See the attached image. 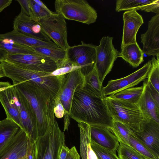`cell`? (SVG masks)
<instances>
[{"label":"cell","instance_id":"obj_1","mask_svg":"<svg viewBox=\"0 0 159 159\" xmlns=\"http://www.w3.org/2000/svg\"><path fill=\"white\" fill-rule=\"evenodd\" d=\"M80 85L75 90L73 98L69 113L70 118L78 123H84L90 126L111 129L113 120L104 98L90 94Z\"/></svg>","mask_w":159,"mask_h":159},{"label":"cell","instance_id":"obj_2","mask_svg":"<svg viewBox=\"0 0 159 159\" xmlns=\"http://www.w3.org/2000/svg\"><path fill=\"white\" fill-rule=\"evenodd\" d=\"M25 97L35 116L38 137L43 136L55 120V98L36 84L29 81L14 85Z\"/></svg>","mask_w":159,"mask_h":159},{"label":"cell","instance_id":"obj_3","mask_svg":"<svg viewBox=\"0 0 159 159\" xmlns=\"http://www.w3.org/2000/svg\"><path fill=\"white\" fill-rule=\"evenodd\" d=\"M5 77L11 79L12 85L29 81L34 83L55 98L59 91L65 75L46 76L50 72L35 71L24 68L6 60L1 62Z\"/></svg>","mask_w":159,"mask_h":159},{"label":"cell","instance_id":"obj_4","mask_svg":"<svg viewBox=\"0 0 159 159\" xmlns=\"http://www.w3.org/2000/svg\"><path fill=\"white\" fill-rule=\"evenodd\" d=\"M104 101L114 121L122 123L132 130H141L145 118L137 104L105 97Z\"/></svg>","mask_w":159,"mask_h":159},{"label":"cell","instance_id":"obj_5","mask_svg":"<svg viewBox=\"0 0 159 159\" xmlns=\"http://www.w3.org/2000/svg\"><path fill=\"white\" fill-rule=\"evenodd\" d=\"M65 143L64 132L56 120L44 135L35 143L34 159H59L61 148Z\"/></svg>","mask_w":159,"mask_h":159},{"label":"cell","instance_id":"obj_6","mask_svg":"<svg viewBox=\"0 0 159 159\" xmlns=\"http://www.w3.org/2000/svg\"><path fill=\"white\" fill-rule=\"evenodd\" d=\"M56 13L65 19L90 25L96 22L97 13L85 0H56L54 2Z\"/></svg>","mask_w":159,"mask_h":159},{"label":"cell","instance_id":"obj_7","mask_svg":"<svg viewBox=\"0 0 159 159\" xmlns=\"http://www.w3.org/2000/svg\"><path fill=\"white\" fill-rule=\"evenodd\" d=\"M113 39L112 37L104 36L101 39L99 44L96 47V60L95 68L102 84L119 57V52L114 48Z\"/></svg>","mask_w":159,"mask_h":159},{"label":"cell","instance_id":"obj_8","mask_svg":"<svg viewBox=\"0 0 159 159\" xmlns=\"http://www.w3.org/2000/svg\"><path fill=\"white\" fill-rule=\"evenodd\" d=\"M84 80V76L78 69L65 75L62 80L58 94L64 111L63 132L68 130L70 123L69 113L75 90L83 84Z\"/></svg>","mask_w":159,"mask_h":159},{"label":"cell","instance_id":"obj_9","mask_svg":"<svg viewBox=\"0 0 159 159\" xmlns=\"http://www.w3.org/2000/svg\"><path fill=\"white\" fill-rule=\"evenodd\" d=\"M95 45L82 41L81 44L69 46L66 50V59L80 67L85 76L95 68L96 60Z\"/></svg>","mask_w":159,"mask_h":159},{"label":"cell","instance_id":"obj_10","mask_svg":"<svg viewBox=\"0 0 159 159\" xmlns=\"http://www.w3.org/2000/svg\"><path fill=\"white\" fill-rule=\"evenodd\" d=\"M65 19L54 12L48 18L38 23L42 31L59 48L66 50L70 46L67 40V28Z\"/></svg>","mask_w":159,"mask_h":159},{"label":"cell","instance_id":"obj_11","mask_svg":"<svg viewBox=\"0 0 159 159\" xmlns=\"http://www.w3.org/2000/svg\"><path fill=\"white\" fill-rule=\"evenodd\" d=\"M12 93L18 108L21 122V128L31 142L35 143L38 138L35 116L25 97L12 85Z\"/></svg>","mask_w":159,"mask_h":159},{"label":"cell","instance_id":"obj_12","mask_svg":"<svg viewBox=\"0 0 159 159\" xmlns=\"http://www.w3.org/2000/svg\"><path fill=\"white\" fill-rule=\"evenodd\" d=\"M6 61L27 69L51 72L57 68L55 61L39 54H8Z\"/></svg>","mask_w":159,"mask_h":159},{"label":"cell","instance_id":"obj_13","mask_svg":"<svg viewBox=\"0 0 159 159\" xmlns=\"http://www.w3.org/2000/svg\"><path fill=\"white\" fill-rule=\"evenodd\" d=\"M35 143L20 128L9 143L0 152V159H22L35 153Z\"/></svg>","mask_w":159,"mask_h":159},{"label":"cell","instance_id":"obj_14","mask_svg":"<svg viewBox=\"0 0 159 159\" xmlns=\"http://www.w3.org/2000/svg\"><path fill=\"white\" fill-rule=\"evenodd\" d=\"M151 60L149 61L142 67L124 77L109 80L103 88L104 97L112 95L122 90L134 87L147 78L151 68Z\"/></svg>","mask_w":159,"mask_h":159},{"label":"cell","instance_id":"obj_15","mask_svg":"<svg viewBox=\"0 0 159 159\" xmlns=\"http://www.w3.org/2000/svg\"><path fill=\"white\" fill-rule=\"evenodd\" d=\"M132 131L142 143L159 158V124L150 119H145L140 130Z\"/></svg>","mask_w":159,"mask_h":159},{"label":"cell","instance_id":"obj_16","mask_svg":"<svg viewBox=\"0 0 159 159\" xmlns=\"http://www.w3.org/2000/svg\"><path fill=\"white\" fill-rule=\"evenodd\" d=\"M147 31L141 35L144 53L148 56L159 57V14L148 22Z\"/></svg>","mask_w":159,"mask_h":159},{"label":"cell","instance_id":"obj_17","mask_svg":"<svg viewBox=\"0 0 159 159\" xmlns=\"http://www.w3.org/2000/svg\"><path fill=\"white\" fill-rule=\"evenodd\" d=\"M13 30L27 35L47 42H52L42 31L39 24L32 20L21 10L15 18Z\"/></svg>","mask_w":159,"mask_h":159},{"label":"cell","instance_id":"obj_18","mask_svg":"<svg viewBox=\"0 0 159 159\" xmlns=\"http://www.w3.org/2000/svg\"><path fill=\"white\" fill-rule=\"evenodd\" d=\"M123 30L121 48L137 43V32L144 21L142 16L135 10L125 11L123 14Z\"/></svg>","mask_w":159,"mask_h":159},{"label":"cell","instance_id":"obj_19","mask_svg":"<svg viewBox=\"0 0 159 159\" xmlns=\"http://www.w3.org/2000/svg\"><path fill=\"white\" fill-rule=\"evenodd\" d=\"M12 85L8 82H0V102L3 107L7 118L14 120L21 127L19 110L12 93Z\"/></svg>","mask_w":159,"mask_h":159},{"label":"cell","instance_id":"obj_20","mask_svg":"<svg viewBox=\"0 0 159 159\" xmlns=\"http://www.w3.org/2000/svg\"><path fill=\"white\" fill-rule=\"evenodd\" d=\"M91 139L100 146L116 151L119 145L117 137L108 128L90 126Z\"/></svg>","mask_w":159,"mask_h":159},{"label":"cell","instance_id":"obj_21","mask_svg":"<svg viewBox=\"0 0 159 159\" xmlns=\"http://www.w3.org/2000/svg\"><path fill=\"white\" fill-rule=\"evenodd\" d=\"M143 86V91L137 104L145 119L153 120L159 124V106L149 93L147 85V80H144Z\"/></svg>","mask_w":159,"mask_h":159},{"label":"cell","instance_id":"obj_22","mask_svg":"<svg viewBox=\"0 0 159 159\" xmlns=\"http://www.w3.org/2000/svg\"><path fill=\"white\" fill-rule=\"evenodd\" d=\"M141 10L147 12H152L159 14V0H117L116 11Z\"/></svg>","mask_w":159,"mask_h":159},{"label":"cell","instance_id":"obj_23","mask_svg":"<svg viewBox=\"0 0 159 159\" xmlns=\"http://www.w3.org/2000/svg\"><path fill=\"white\" fill-rule=\"evenodd\" d=\"M0 37L11 39L16 43L30 47L59 48L53 41H43L22 34L15 30L6 33L0 34Z\"/></svg>","mask_w":159,"mask_h":159},{"label":"cell","instance_id":"obj_24","mask_svg":"<svg viewBox=\"0 0 159 159\" xmlns=\"http://www.w3.org/2000/svg\"><path fill=\"white\" fill-rule=\"evenodd\" d=\"M80 136V154L82 159H98L90 145V126L78 122Z\"/></svg>","mask_w":159,"mask_h":159},{"label":"cell","instance_id":"obj_25","mask_svg":"<svg viewBox=\"0 0 159 159\" xmlns=\"http://www.w3.org/2000/svg\"><path fill=\"white\" fill-rule=\"evenodd\" d=\"M119 57L129 64L134 67H137L143 61L144 52L137 42L126 45L121 48Z\"/></svg>","mask_w":159,"mask_h":159},{"label":"cell","instance_id":"obj_26","mask_svg":"<svg viewBox=\"0 0 159 159\" xmlns=\"http://www.w3.org/2000/svg\"><path fill=\"white\" fill-rule=\"evenodd\" d=\"M20 127L14 120L6 118L0 120V152L14 138Z\"/></svg>","mask_w":159,"mask_h":159},{"label":"cell","instance_id":"obj_27","mask_svg":"<svg viewBox=\"0 0 159 159\" xmlns=\"http://www.w3.org/2000/svg\"><path fill=\"white\" fill-rule=\"evenodd\" d=\"M81 88L90 94L101 98L103 99L102 84L99 80L95 68L84 76V82L80 85Z\"/></svg>","mask_w":159,"mask_h":159},{"label":"cell","instance_id":"obj_28","mask_svg":"<svg viewBox=\"0 0 159 159\" xmlns=\"http://www.w3.org/2000/svg\"><path fill=\"white\" fill-rule=\"evenodd\" d=\"M0 48L8 54H39L31 47L25 45L7 38L0 37Z\"/></svg>","mask_w":159,"mask_h":159},{"label":"cell","instance_id":"obj_29","mask_svg":"<svg viewBox=\"0 0 159 159\" xmlns=\"http://www.w3.org/2000/svg\"><path fill=\"white\" fill-rule=\"evenodd\" d=\"M143 86L125 89L109 97L121 101L137 104L143 91Z\"/></svg>","mask_w":159,"mask_h":159},{"label":"cell","instance_id":"obj_30","mask_svg":"<svg viewBox=\"0 0 159 159\" xmlns=\"http://www.w3.org/2000/svg\"><path fill=\"white\" fill-rule=\"evenodd\" d=\"M123 143L132 148L145 159H159L135 137L133 131L128 140Z\"/></svg>","mask_w":159,"mask_h":159},{"label":"cell","instance_id":"obj_31","mask_svg":"<svg viewBox=\"0 0 159 159\" xmlns=\"http://www.w3.org/2000/svg\"><path fill=\"white\" fill-rule=\"evenodd\" d=\"M38 53L46 56L55 62L66 59V50L60 48L31 47Z\"/></svg>","mask_w":159,"mask_h":159},{"label":"cell","instance_id":"obj_32","mask_svg":"<svg viewBox=\"0 0 159 159\" xmlns=\"http://www.w3.org/2000/svg\"><path fill=\"white\" fill-rule=\"evenodd\" d=\"M55 62L57 67L56 69L49 73L46 76H62L77 69H80V67L74 65L66 59L60 60Z\"/></svg>","mask_w":159,"mask_h":159},{"label":"cell","instance_id":"obj_33","mask_svg":"<svg viewBox=\"0 0 159 159\" xmlns=\"http://www.w3.org/2000/svg\"><path fill=\"white\" fill-rule=\"evenodd\" d=\"M117 137L119 143H124L132 133V130L124 124L114 121L113 126L110 129Z\"/></svg>","mask_w":159,"mask_h":159},{"label":"cell","instance_id":"obj_34","mask_svg":"<svg viewBox=\"0 0 159 159\" xmlns=\"http://www.w3.org/2000/svg\"><path fill=\"white\" fill-rule=\"evenodd\" d=\"M151 61V66L147 81L159 92V57H157V59L153 57Z\"/></svg>","mask_w":159,"mask_h":159},{"label":"cell","instance_id":"obj_35","mask_svg":"<svg viewBox=\"0 0 159 159\" xmlns=\"http://www.w3.org/2000/svg\"><path fill=\"white\" fill-rule=\"evenodd\" d=\"M117 151L119 159H145L132 148L121 143L119 144Z\"/></svg>","mask_w":159,"mask_h":159},{"label":"cell","instance_id":"obj_36","mask_svg":"<svg viewBox=\"0 0 159 159\" xmlns=\"http://www.w3.org/2000/svg\"><path fill=\"white\" fill-rule=\"evenodd\" d=\"M30 9V17L35 22H38L40 20L49 17L50 14L34 0H29Z\"/></svg>","mask_w":159,"mask_h":159},{"label":"cell","instance_id":"obj_37","mask_svg":"<svg viewBox=\"0 0 159 159\" xmlns=\"http://www.w3.org/2000/svg\"><path fill=\"white\" fill-rule=\"evenodd\" d=\"M90 145L98 159H119L116 154V151L102 147L91 139Z\"/></svg>","mask_w":159,"mask_h":159},{"label":"cell","instance_id":"obj_38","mask_svg":"<svg viewBox=\"0 0 159 159\" xmlns=\"http://www.w3.org/2000/svg\"><path fill=\"white\" fill-rule=\"evenodd\" d=\"M54 112L55 116L57 118H61L64 116V108L58 93L55 99Z\"/></svg>","mask_w":159,"mask_h":159},{"label":"cell","instance_id":"obj_39","mask_svg":"<svg viewBox=\"0 0 159 159\" xmlns=\"http://www.w3.org/2000/svg\"><path fill=\"white\" fill-rule=\"evenodd\" d=\"M147 85L151 95L157 104L159 106V92L156 90L150 83L148 82L147 81Z\"/></svg>","mask_w":159,"mask_h":159},{"label":"cell","instance_id":"obj_40","mask_svg":"<svg viewBox=\"0 0 159 159\" xmlns=\"http://www.w3.org/2000/svg\"><path fill=\"white\" fill-rule=\"evenodd\" d=\"M16 1L20 5L21 10L28 16H30V9L29 0H17Z\"/></svg>","mask_w":159,"mask_h":159},{"label":"cell","instance_id":"obj_41","mask_svg":"<svg viewBox=\"0 0 159 159\" xmlns=\"http://www.w3.org/2000/svg\"><path fill=\"white\" fill-rule=\"evenodd\" d=\"M67 159H80V156L75 146L70 149Z\"/></svg>","mask_w":159,"mask_h":159},{"label":"cell","instance_id":"obj_42","mask_svg":"<svg viewBox=\"0 0 159 159\" xmlns=\"http://www.w3.org/2000/svg\"><path fill=\"white\" fill-rule=\"evenodd\" d=\"M70 149L65 143L63 145L60 152L59 159H67Z\"/></svg>","mask_w":159,"mask_h":159},{"label":"cell","instance_id":"obj_43","mask_svg":"<svg viewBox=\"0 0 159 159\" xmlns=\"http://www.w3.org/2000/svg\"><path fill=\"white\" fill-rule=\"evenodd\" d=\"M12 2V0H0V12L9 6Z\"/></svg>","mask_w":159,"mask_h":159},{"label":"cell","instance_id":"obj_44","mask_svg":"<svg viewBox=\"0 0 159 159\" xmlns=\"http://www.w3.org/2000/svg\"><path fill=\"white\" fill-rule=\"evenodd\" d=\"M34 1L41 6L44 9L48 12H49L50 14H52L54 13V12H53L52 11H50L46 6L40 0H34Z\"/></svg>","mask_w":159,"mask_h":159},{"label":"cell","instance_id":"obj_45","mask_svg":"<svg viewBox=\"0 0 159 159\" xmlns=\"http://www.w3.org/2000/svg\"><path fill=\"white\" fill-rule=\"evenodd\" d=\"M8 54L7 51L0 48V62L6 60Z\"/></svg>","mask_w":159,"mask_h":159},{"label":"cell","instance_id":"obj_46","mask_svg":"<svg viewBox=\"0 0 159 159\" xmlns=\"http://www.w3.org/2000/svg\"><path fill=\"white\" fill-rule=\"evenodd\" d=\"M5 77V74L3 67L0 62V78Z\"/></svg>","mask_w":159,"mask_h":159},{"label":"cell","instance_id":"obj_47","mask_svg":"<svg viewBox=\"0 0 159 159\" xmlns=\"http://www.w3.org/2000/svg\"><path fill=\"white\" fill-rule=\"evenodd\" d=\"M35 153L32 154L22 159H34Z\"/></svg>","mask_w":159,"mask_h":159}]
</instances>
